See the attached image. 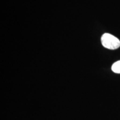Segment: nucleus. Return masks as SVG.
I'll return each mask as SVG.
<instances>
[{
	"label": "nucleus",
	"instance_id": "1",
	"mask_svg": "<svg viewBox=\"0 0 120 120\" xmlns=\"http://www.w3.org/2000/svg\"><path fill=\"white\" fill-rule=\"evenodd\" d=\"M101 42L103 46L109 49H115L120 46V41L116 37L111 34H103L101 37Z\"/></svg>",
	"mask_w": 120,
	"mask_h": 120
},
{
	"label": "nucleus",
	"instance_id": "2",
	"mask_svg": "<svg viewBox=\"0 0 120 120\" xmlns=\"http://www.w3.org/2000/svg\"><path fill=\"white\" fill-rule=\"evenodd\" d=\"M112 70L113 72L120 73V60L112 64Z\"/></svg>",
	"mask_w": 120,
	"mask_h": 120
}]
</instances>
